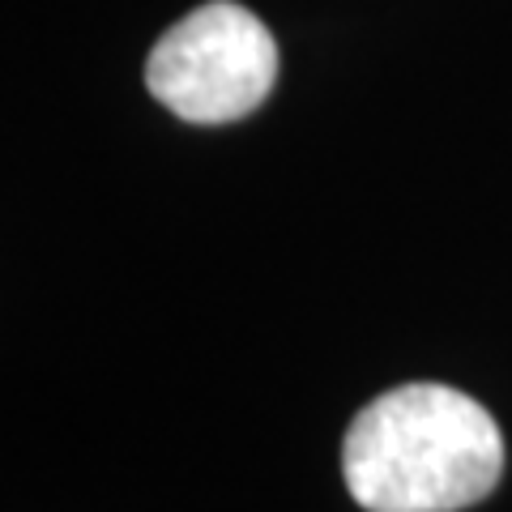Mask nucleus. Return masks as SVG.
<instances>
[{
	"mask_svg": "<svg viewBox=\"0 0 512 512\" xmlns=\"http://www.w3.org/2000/svg\"><path fill=\"white\" fill-rule=\"evenodd\" d=\"M342 474L367 512H461L500 483L504 436L470 393L402 384L355 414Z\"/></svg>",
	"mask_w": 512,
	"mask_h": 512,
	"instance_id": "f257e3e1",
	"label": "nucleus"
},
{
	"mask_svg": "<svg viewBox=\"0 0 512 512\" xmlns=\"http://www.w3.org/2000/svg\"><path fill=\"white\" fill-rule=\"evenodd\" d=\"M278 77L269 26L235 0H210L154 43L146 86L188 124H227L256 111Z\"/></svg>",
	"mask_w": 512,
	"mask_h": 512,
	"instance_id": "f03ea898",
	"label": "nucleus"
}]
</instances>
